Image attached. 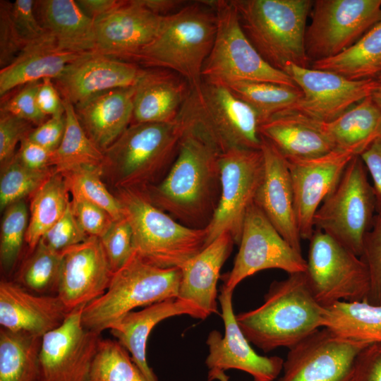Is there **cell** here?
<instances>
[{
  "instance_id": "obj_1",
  "label": "cell",
  "mask_w": 381,
  "mask_h": 381,
  "mask_svg": "<svg viewBox=\"0 0 381 381\" xmlns=\"http://www.w3.org/2000/svg\"><path fill=\"white\" fill-rule=\"evenodd\" d=\"M220 155L195 134L183 131L168 173L161 182L143 192L156 207L179 223L205 229L220 199Z\"/></svg>"
},
{
  "instance_id": "obj_2",
  "label": "cell",
  "mask_w": 381,
  "mask_h": 381,
  "mask_svg": "<svg viewBox=\"0 0 381 381\" xmlns=\"http://www.w3.org/2000/svg\"><path fill=\"white\" fill-rule=\"evenodd\" d=\"M324 313L304 272H298L272 282L262 305L238 313L236 320L248 341L267 353L289 349L322 328Z\"/></svg>"
},
{
  "instance_id": "obj_3",
  "label": "cell",
  "mask_w": 381,
  "mask_h": 381,
  "mask_svg": "<svg viewBox=\"0 0 381 381\" xmlns=\"http://www.w3.org/2000/svg\"><path fill=\"white\" fill-rule=\"evenodd\" d=\"M183 133L177 118L167 123H131L103 152L102 177L116 190L145 191L168 173Z\"/></svg>"
},
{
  "instance_id": "obj_4",
  "label": "cell",
  "mask_w": 381,
  "mask_h": 381,
  "mask_svg": "<svg viewBox=\"0 0 381 381\" xmlns=\"http://www.w3.org/2000/svg\"><path fill=\"white\" fill-rule=\"evenodd\" d=\"M216 32V14L209 1L186 4L165 16L156 37L131 63L175 72L186 80L190 90L198 91Z\"/></svg>"
},
{
  "instance_id": "obj_5",
  "label": "cell",
  "mask_w": 381,
  "mask_h": 381,
  "mask_svg": "<svg viewBox=\"0 0 381 381\" xmlns=\"http://www.w3.org/2000/svg\"><path fill=\"white\" fill-rule=\"evenodd\" d=\"M246 37L272 67H309L305 49L306 21L313 1L233 0Z\"/></svg>"
},
{
  "instance_id": "obj_6",
  "label": "cell",
  "mask_w": 381,
  "mask_h": 381,
  "mask_svg": "<svg viewBox=\"0 0 381 381\" xmlns=\"http://www.w3.org/2000/svg\"><path fill=\"white\" fill-rule=\"evenodd\" d=\"M177 119L223 154L233 149L260 150V121L255 111L226 86L203 82L190 90Z\"/></svg>"
},
{
  "instance_id": "obj_7",
  "label": "cell",
  "mask_w": 381,
  "mask_h": 381,
  "mask_svg": "<svg viewBox=\"0 0 381 381\" xmlns=\"http://www.w3.org/2000/svg\"><path fill=\"white\" fill-rule=\"evenodd\" d=\"M131 227L134 252L161 268L181 267L207 246V229L186 226L156 207L145 192L116 190Z\"/></svg>"
},
{
  "instance_id": "obj_8",
  "label": "cell",
  "mask_w": 381,
  "mask_h": 381,
  "mask_svg": "<svg viewBox=\"0 0 381 381\" xmlns=\"http://www.w3.org/2000/svg\"><path fill=\"white\" fill-rule=\"evenodd\" d=\"M181 277L179 267L155 266L133 252L113 274L106 292L85 305L82 323L87 329L101 334L138 307L178 297Z\"/></svg>"
},
{
  "instance_id": "obj_9",
  "label": "cell",
  "mask_w": 381,
  "mask_h": 381,
  "mask_svg": "<svg viewBox=\"0 0 381 381\" xmlns=\"http://www.w3.org/2000/svg\"><path fill=\"white\" fill-rule=\"evenodd\" d=\"M217 18V32L205 60V83L227 85L237 81L267 82L298 87L285 72L270 65L244 33L231 1H209Z\"/></svg>"
},
{
  "instance_id": "obj_10",
  "label": "cell",
  "mask_w": 381,
  "mask_h": 381,
  "mask_svg": "<svg viewBox=\"0 0 381 381\" xmlns=\"http://www.w3.org/2000/svg\"><path fill=\"white\" fill-rule=\"evenodd\" d=\"M368 174L360 155L355 156L313 218L315 229L327 234L359 257L377 214L375 193Z\"/></svg>"
},
{
  "instance_id": "obj_11",
  "label": "cell",
  "mask_w": 381,
  "mask_h": 381,
  "mask_svg": "<svg viewBox=\"0 0 381 381\" xmlns=\"http://www.w3.org/2000/svg\"><path fill=\"white\" fill-rule=\"evenodd\" d=\"M309 241L304 274L318 303L327 307L339 301H365L369 276L361 257L320 230L315 229Z\"/></svg>"
},
{
  "instance_id": "obj_12",
  "label": "cell",
  "mask_w": 381,
  "mask_h": 381,
  "mask_svg": "<svg viewBox=\"0 0 381 381\" xmlns=\"http://www.w3.org/2000/svg\"><path fill=\"white\" fill-rule=\"evenodd\" d=\"M305 32L310 61L331 58L347 49L381 19V0H316Z\"/></svg>"
},
{
  "instance_id": "obj_13",
  "label": "cell",
  "mask_w": 381,
  "mask_h": 381,
  "mask_svg": "<svg viewBox=\"0 0 381 381\" xmlns=\"http://www.w3.org/2000/svg\"><path fill=\"white\" fill-rule=\"evenodd\" d=\"M221 195L207 226V245L228 232L238 245L247 211L254 203L264 174L261 149H233L220 155Z\"/></svg>"
},
{
  "instance_id": "obj_14",
  "label": "cell",
  "mask_w": 381,
  "mask_h": 381,
  "mask_svg": "<svg viewBox=\"0 0 381 381\" xmlns=\"http://www.w3.org/2000/svg\"><path fill=\"white\" fill-rule=\"evenodd\" d=\"M238 246L221 290L233 292L244 279L265 270L279 269L289 274L306 270L302 254L289 245L255 203L247 211Z\"/></svg>"
},
{
  "instance_id": "obj_15",
  "label": "cell",
  "mask_w": 381,
  "mask_h": 381,
  "mask_svg": "<svg viewBox=\"0 0 381 381\" xmlns=\"http://www.w3.org/2000/svg\"><path fill=\"white\" fill-rule=\"evenodd\" d=\"M368 345L322 327L289 349L279 381H355L358 356Z\"/></svg>"
},
{
  "instance_id": "obj_16",
  "label": "cell",
  "mask_w": 381,
  "mask_h": 381,
  "mask_svg": "<svg viewBox=\"0 0 381 381\" xmlns=\"http://www.w3.org/2000/svg\"><path fill=\"white\" fill-rule=\"evenodd\" d=\"M85 305L68 313L57 328L45 334L40 351L39 381H90L101 334L84 327Z\"/></svg>"
},
{
  "instance_id": "obj_17",
  "label": "cell",
  "mask_w": 381,
  "mask_h": 381,
  "mask_svg": "<svg viewBox=\"0 0 381 381\" xmlns=\"http://www.w3.org/2000/svg\"><path fill=\"white\" fill-rule=\"evenodd\" d=\"M303 92L291 110L313 119L329 122L371 96L378 86L376 79L352 80L334 73L289 64L284 69Z\"/></svg>"
},
{
  "instance_id": "obj_18",
  "label": "cell",
  "mask_w": 381,
  "mask_h": 381,
  "mask_svg": "<svg viewBox=\"0 0 381 381\" xmlns=\"http://www.w3.org/2000/svg\"><path fill=\"white\" fill-rule=\"evenodd\" d=\"M165 16L147 8L140 0L119 1L94 20L95 52L131 62L156 37Z\"/></svg>"
},
{
  "instance_id": "obj_19",
  "label": "cell",
  "mask_w": 381,
  "mask_h": 381,
  "mask_svg": "<svg viewBox=\"0 0 381 381\" xmlns=\"http://www.w3.org/2000/svg\"><path fill=\"white\" fill-rule=\"evenodd\" d=\"M233 292L221 290L218 296L224 325V334L211 331L206 344L209 353L205 363L208 373L236 369L244 371L257 381H272L283 370L284 359L276 356L257 353L239 327L232 306Z\"/></svg>"
},
{
  "instance_id": "obj_20",
  "label": "cell",
  "mask_w": 381,
  "mask_h": 381,
  "mask_svg": "<svg viewBox=\"0 0 381 381\" xmlns=\"http://www.w3.org/2000/svg\"><path fill=\"white\" fill-rule=\"evenodd\" d=\"M355 156L349 151L334 150L317 157L286 159L301 239L310 240L315 230L313 218L317 210L337 186Z\"/></svg>"
},
{
  "instance_id": "obj_21",
  "label": "cell",
  "mask_w": 381,
  "mask_h": 381,
  "mask_svg": "<svg viewBox=\"0 0 381 381\" xmlns=\"http://www.w3.org/2000/svg\"><path fill=\"white\" fill-rule=\"evenodd\" d=\"M113 274L99 238L89 236L61 253L56 296L71 311L102 296Z\"/></svg>"
},
{
  "instance_id": "obj_22",
  "label": "cell",
  "mask_w": 381,
  "mask_h": 381,
  "mask_svg": "<svg viewBox=\"0 0 381 381\" xmlns=\"http://www.w3.org/2000/svg\"><path fill=\"white\" fill-rule=\"evenodd\" d=\"M142 68L134 63L88 52L68 64L53 83L63 99L76 105L104 91L134 86Z\"/></svg>"
},
{
  "instance_id": "obj_23",
  "label": "cell",
  "mask_w": 381,
  "mask_h": 381,
  "mask_svg": "<svg viewBox=\"0 0 381 381\" xmlns=\"http://www.w3.org/2000/svg\"><path fill=\"white\" fill-rule=\"evenodd\" d=\"M260 138L264 174L254 203L289 245L301 253V238L286 161L268 141Z\"/></svg>"
},
{
  "instance_id": "obj_24",
  "label": "cell",
  "mask_w": 381,
  "mask_h": 381,
  "mask_svg": "<svg viewBox=\"0 0 381 381\" xmlns=\"http://www.w3.org/2000/svg\"><path fill=\"white\" fill-rule=\"evenodd\" d=\"M71 311L56 295L32 293L14 281L0 282V325L43 337L59 327Z\"/></svg>"
},
{
  "instance_id": "obj_25",
  "label": "cell",
  "mask_w": 381,
  "mask_h": 381,
  "mask_svg": "<svg viewBox=\"0 0 381 381\" xmlns=\"http://www.w3.org/2000/svg\"><path fill=\"white\" fill-rule=\"evenodd\" d=\"M183 315L205 319L195 305L176 297L154 303L140 310L131 311L109 327L115 340L128 351L146 381H158L146 358V346L151 331L162 320Z\"/></svg>"
},
{
  "instance_id": "obj_26",
  "label": "cell",
  "mask_w": 381,
  "mask_h": 381,
  "mask_svg": "<svg viewBox=\"0 0 381 381\" xmlns=\"http://www.w3.org/2000/svg\"><path fill=\"white\" fill-rule=\"evenodd\" d=\"M190 91L186 80L175 72L143 68L134 85L132 123L175 121Z\"/></svg>"
},
{
  "instance_id": "obj_27",
  "label": "cell",
  "mask_w": 381,
  "mask_h": 381,
  "mask_svg": "<svg viewBox=\"0 0 381 381\" xmlns=\"http://www.w3.org/2000/svg\"><path fill=\"white\" fill-rule=\"evenodd\" d=\"M134 86L94 95L73 105L76 116L90 140L104 152L131 124Z\"/></svg>"
},
{
  "instance_id": "obj_28",
  "label": "cell",
  "mask_w": 381,
  "mask_h": 381,
  "mask_svg": "<svg viewBox=\"0 0 381 381\" xmlns=\"http://www.w3.org/2000/svg\"><path fill=\"white\" fill-rule=\"evenodd\" d=\"M234 243L231 234L224 232L180 267L178 297L195 305L205 318L217 313V284Z\"/></svg>"
},
{
  "instance_id": "obj_29",
  "label": "cell",
  "mask_w": 381,
  "mask_h": 381,
  "mask_svg": "<svg viewBox=\"0 0 381 381\" xmlns=\"http://www.w3.org/2000/svg\"><path fill=\"white\" fill-rule=\"evenodd\" d=\"M260 135L285 159L317 157L335 150L323 133L319 121L297 111L272 116L259 126Z\"/></svg>"
},
{
  "instance_id": "obj_30",
  "label": "cell",
  "mask_w": 381,
  "mask_h": 381,
  "mask_svg": "<svg viewBox=\"0 0 381 381\" xmlns=\"http://www.w3.org/2000/svg\"><path fill=\"white\" fill-rule=\"evenodd\" d=\"M83 54L61 49L48 33L40 40L28 44L10 64L1 68V98L27 83L44 78L54 80Z\"/></svg>"
},
{
  "instance_id": "obj_31",
  "label": "cell",
  "mask_w": 381,
  "mask_h": 381,
  "mask_svg": "<svg viewBox=\"0 0 381 381\" xmlns=\"http://www.w3.org/2000/svg\"><path fill=\"white\" fill-rule=\"evenodd\" d=\"M39 22L63 50L84 54L95 49L94 20L73 0L35 1Z\"/></svg>"
},
{
  "instance_id": "obj_32",
  "label": "cell",
  "mask_w": 381,
  "mask_h": 381,
  "mask_svg": "<svg viewBox=\"0 0 381 381\" xmlns=\"http://www.w3.org/2000/svg\"><path fill=\"white\" fill-rule=\"evenodd\" d=\"M319 126L335 150L361 155L381 135V110L370 96Z\"/></svg>"
},
{
  "instance_id": "obj_33",
  "label": "cell",
  "mask_w": 381,
  "mask_h": 381,
  "mask_svg": "<svg viewBox=\"0 0 381 381\" xmlns=\"http://www.w3.org/2000/svg\"><path fill=\"white\" fill-rule=\"evenodd\" d=\"M309 68L352 80L376 79L381 73V19L338 55L313 61Z\"/></svg>"
},
{
  "instance_id": "obj_34",
  "label": "cell",
  "mask_w": 381,
  "mask_h": 381,
  "mask_svg": "<svg viewBox=\"0 0 381 381\" xmlns=\"http://www.w3.org/2000/svg\"><path fill=\"white\" fill-rule=\"evenodd\" d=\"M323 327L341 338L381 344V306L365 301L336 302L325 307Z\"/></svg>"
},
{
  "instance_id": "obj_35",
  "label": "cell",
  "mask_w": 381,
  "mask_h": 381,
  "mask_svg": "<svg viewBox=\"0 0 381 381\" xmlns=\"http://www.w3.org/2000/svg\"><path fill=\"white\" fill-rule=\"evenodd\" d=\"M69 193L64 176L55 171L32 195L25 236L30 251L64 214L71 203Z\"/></svg>"
},
{
  "instance_id": "obj_36",
  "label": "cell",
  "mask_w": 381,
  "mask_h": 381,
  "mask_svg": "<svg viewBox=\"0 0 381 381\" xmlns=\"http://www.w3.org/2000/svg\"><path fill=\"white\" fill-rule=\"evenodd\" d=\"M42 337L0 327V381H39Z\"/></svg>"
},
{
  "instance_id": "obj_37",
  "label": "cell",
  "mask_w": 381,
  "mask_h": 381,
  "mask_svg": "<svg viewBox=\"0 0 381 381\" xmlns=\"http://www.w3.org/2000/svg\"><path fill=\"white\" fill-rule=\"evenodd\" d=\"M63 103L65 132L59 146L51 154L49 167L59 173L83 167L102 168L103 152L90 140L83 129L73 104L66 99H63Z\"/></svg>"
},
{
  "instance_id": "obj_38",
  "label": "cell",
  "mask_w": 381,
  "mask_h": 381,
  "mask_svg": "<svg viewBox=\"0 0 381 381\" xmlns=\"http://www.w3.org/2000/svg\"><path fill=\"white\" fill-rule=\"evenodd\" d=\"M226 86L255 111L260 125L276 114L293 109L303 97L299 87L272 83L237 81Z\"/></svg>"
},
{
  "instance_id": "obj_39",
  "label": "cell",
  "mask_w": 381,
  "mask_h": 381,
  "mask_svg": "<svg viewBox=\"0 0 381 381\" xmlns=\"http://www.w3.org/2000/svg\"><path fill=\"white\" fill-rule=\"evenodd\" d=\"M61 263V253L40 241L13 281L36 294L56 295Z\"/></svg>"
},
{
  "instance_id": "obj_40",
  "label": "cell",
  "mask_w": 381,
  "mask_h": 381,
  "mask_svg": "<svg viewBox=\"0 0 381 381\" xmlns=\"http://www.w3.org/2000/svg\"><path fill=\"white\" fill-rule=\"evenodd\" d=\"M61 174L72 198H82L101 207L114 220L124 217L120 202L102 179L101 167H83Z\"/></svg>"
},
{
  "instance_id": "obj_41",
  "label": "cell",
  "mask_w": 381,
  "mask_h": 381,
  "mask_svg": "<svg viewBox=\"0 0 381 381\" xmlns=\"http://www.w3.org/2000/svg\"><path fill=\"white\" fill-rule=\"evenodd\" d=\"M54 171L53 167L31 169L20 162L16 153L7 164L1 167V212L10 205L32 195Z\"/></svg>"
},
{
  "instance_id": "obj_42",
  "label": "cell",
  "mask_w": 381,
  "mask_h": 381,
  "mask_svg": "<svg viewBox=\"0 0 381 381\" xmlns=\"http://www.w3.org/2000/svg\"><path fill=\"white\" fill-rule=\"evenodd\" d=\"M90 381H146L128 351L116 340L102 339Z\"/></svg>"
},
{
  "instance_id": "obj_43",
  "label": "cell",
  "mask_w": 381,
  "mask_h": 381,
  "mask_svg": "<svg viewBox=\"0 0 381 381\" xmlns=\"http://www.w3.org/2000/svg\"><path fill=\"white\" fill-rule=\"evenodd\" d=\"M29 212L24 200L10 205L4 210L0 231V263L7 274L15 269L25 242Z\"/></svg>"
},
{
  "instance_id": "obj_44",
  "label": "cell",
  "mask_w": 381,
  "mask_h": 381,
  "mask_svg": "<svg viewBox=\"0 0 381 381\" xmlns=\"http://www.w3.org/2000/svg\"><path fill=\"white\" fill-rule=\"evenodd\" d=\"M361 258L369 276V291L365 301L381 306V215L377 213L364 239Z\"/></svg>"
},
{
  "instance_id": "obj_45",
  "label": "cell",
  "mask_w": 381,
  "mask_h": 381,
  "mask_svg": "<svg viewBox=\"0 0 381 381\" xmlns=\"http://www.w3.org/2000/svg\"><path fill=\"white\" fill-rule=\"evenodd\" d=\"M99 239L110 268L114 273L128 262L134 252L130 224L125 217L114 220Z\"/></svg>"
},
{
  "instance_id": "obj_46",
  "label": "cell",
  "mask_w": 381,
  "mask_h": 381,
  "mask_svg": "<svg viewBox=\"0 0 381 381\" xmlns=\"http://www.w3.org/2000/svg\"><path fill=\"white\" fill-rule=\"evenodd\" d=\"M89 236L74 216L71 203L62 217L42 237L47 246L59 253L79 244Z\"/></svg>"
},
{
  "instance_id": "obj_47",
  "label": "cell",
  "mask_w": 381,
  "mask_h": 381,
  "mask_svg": "<svg viewBox=\"0 0 381 381\" xmlns=\"http://www.w3.org/2000/svg\"><path fill=\"white\" fill-rule=\"evenodd\" d=\"M42 80L27 83L9 99L1 104L0 111H4L40 126L46 121L47 116L40 109L37 94Z\"/></svg>"
},
{
  "instance_id": "obj_48",
  "label": "cell",
  "mask_w": 381,
  "mask_h": 381,
  "mask_svg": "<svg viewBox=\"0 0 381 381\" xmlns=\"http://www.w3.org/2000/svg\"><path fill=\"white\" fill-rule=\"evenodd\" d=\"M13 3L0 1V66L10 64L26 47L12 17Z\"/></svg>"
},
{
  "instance_id": "obj_49",
  "label": "cell",
  "mask_w": 381,
  "mask_h": 381,
  "mask_svg": "<svg viewBox=\"0 0 381 381\" xmlns=\"http://www.w3.org/2000/svg\"><path fill=\"white\" fill-rule=\"evenodd\" d=\"M32 123L11 114L0 111V165L7 164L16 155L17 144L33 129Z\"/></svg>"
},
{
  "instance_id": "obj_50",
  "label": "cell",
  "mask_w": 381,
  "mask_h": 381,
  "mask_svg": "<svg viewBox=\"0 0 381 381\" xmlns=\"http://www.w3.org/2000/svg\"><path fill=\"white\" fill-rule=\"evenodd\" d=\"M71 207L77 221L88 236L101 238L114 221L104 210L82 198H72Z\"/></svg>"
},
{
  "instance_id": "obj_51",
  "label": "cell",
  "mask_w": 381,
  "mask_h": 381,
  "mask_svg": "<svg viewBox=\"0 0 381 381\" xmlns=\"http://www.w3.org/2000/svg\"><path fill=\"white\" fill-rule=\"evenodd\" d=\"M35 4L32 0H16L12 6L14 24L26 46L48 35L37 20Z\"/></svg>"
},
{
  "instance_id": "obj_52",
  "label": "cell",
  "mask_w": 381,
  "mask_h": 381,
  "mask_svg": "<svg viewBox=\"0 0 381 381\" xmlns=\"http://www.w3.org/2000/svg\"><path fill=\"white\" fill-rule=\"evenodd\" d=\"M65 126L64 114L53 116L33 128L28 138L52 152L58 148L62 140Z\"/></svg>"
},
{
  "instance_id": "obj_53",
  "label": "cell",
  "mask_w": 381,
  "mask_h": 381,
  "mask_svg": "<svg viewBox=\"0 0 381 381\" xmlns=\"http://www.w3.org/2000/svg\"><path fill=\"white\" fill-rule=\"evenodd\" d=\"M355 381H381V344L368 345L360 353Z\"/></svg>"
},
{
  "instance_id": "obj_54",
  "label": "cell",
  "mask_w": 381,
  "mask_h": 381,
  "mask_svg": "<svg viewBox=\"0 0 381 381\" xmlns=\"http://www.w3.org/2000/svg\"><path fill=\"white\" fill-rule=\"evenodd\" d=\"M370 174L377 204V213L381 215V135L360 155Z\"/></svg>"
},
{
  "instance_id": "obj_55",
  "label": "cell",
  "mask_w": 381,
  "mask_h": 381,
  "mask_svg": "<svg viewBox=\"0 0 381 381\" xmlns=\"http://www.w3.org/2000/svg\"><path fill=\"white\" fill-rule=\"evenodd\" d=\"M52 152L30 140L28 136L20 143L16 152L18 159L25 167L35 170H42L49 167Z\"/></svg>"
},
{
  "instance_id": "obj_56",
  "label": "cell",
  "mask_w": 381,
  "mask_h": 381,
  "mask_svg": "<svg viewBox=\"0 0 381 381\" xmlns=\"http://www.w3.org/2000/svg\"><path fill=\"white\" fill-rule=\"evenodd\" d=\"M37 102L40 109L47 116L64 114L63 99L50 78L42 80L37 94Z\"/></svg>"
},
{
  "instance_id": "obj_57",
  "label": "cell",
  "mask_w": 381,
  "mask_h": 381,
  "mask_svg": "<svg viewBox=\"0 0 381 381\" xmlns=\"http://www.w3.org/2000/svg\"><path fill=\"white\" fill-rule=\"evenodd\" d=\"M75 1L82 11L93 20L111 11L119 2L116 0H78Z\"/></svg>"
},
{
  "instance_id": "obj_58",
  "label": "cell",
  "mask_w": 381,
  "mask_h": 381,
  "mask_svg": "<svg viewBox=\"0 0 381 381\" xmlns=\"http://www.w3.org/2000/svg\"><path fill=\"white\" fill-rule=\"evenodd\" d=\"M207 380L208 381H212L214 380H217L219 381H229V377L226 375L224 371H218L215 373H208Z\"/></svg>"
},
{
  "instance_id": "obj_59",
  "label": "cell",
  "mask_w": 381,
  "mask_h": 381,
  "mask_svg": "<svg viewBox=\"0 0 381 381\" xmlns=\"http://www.w3.org/2000/svg\"><path fill=\"white\" fill-rule=\"evenodd\" d=\"M370 97L375 104L381 110V83H379L378 86L373 91Z\"/></svg>"
},
{
  "instance_id": "obj_60",
  "label": "cell",
  "mask_w": 381,
  "mask_h": 381,
  "mask_svg": "<svg viewBox=\"0 0 381 381\" xmlns=\"http://www.w3.org/2000/svg\"><path fill=\"white\" fill-rule=\"evenodd\" d=\"M377 80L379 83H381V73H380V75L377 77Z\"/></svg>"
}]
</instances>
